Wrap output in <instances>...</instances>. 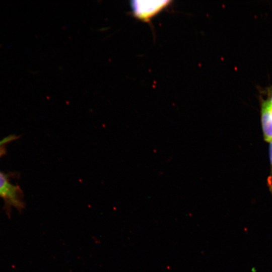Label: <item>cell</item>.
I'll return each mask as SVG.
<instances>
[{
  "instance_id": "277c9868",
  "label": "cell",
  "mask_w": 272,
  "mask_h": 272,
  "mask_svg": "<svg viewBox=\"0 0 272 272\" xmlns=\"http://www.w3.org/2000/svg\"><path fill=\"white\" fill-rule=\"evenodd\" d=\"M269 159H270L271 169L272 171V141L270 142V147H269Z\"/></svg>"
},
{
  "instance_id": "7a4b0ae2",
  "label": "cell",
  "mask_w": 272,
  "mask_h": 272,
  "mask_svg": "<svg viewBox=\"0 0 272 272\" xmlns=\"http://www.w3.org/2000/svg\"><path fill=\"white\" fill-rule=\"evenodd\" d=\"M0 197L7 205L18 209L23 207L22 191L19 186L11 184L7 177L0 172Z\"/></svg>"
},
{
  "instance_id": "5b68a950",
  "label": "cell",
  "mask_w": 272,
  "mask_h": 272,
  "mask_svg": "<svg viewBox=\"0 0 272 272\" xmlns=\"http://www.w3.org/2000/svg\"><path fill=\"white\" fill-rule=\"evenodd\" d=\"M267 100L272 104V90L270 91V94L269 95V97L267 99Z\"/></svg>"
},
{
  "instance_id": "6da1fadb",
  "label": "cell",
  "mask_w": 272,
  "mask_h": 272,
  "mask_svg": "<svg viewBox=\"0 0 272 272\" xmlns=\"http://www.w3.org/2000/svg\"><path fill=\"white\" fill-rule=\"evenodd\" d=\"M170 2L169 1H133L130 6L135 17L148 22L167 7Z\"/></svg>"
},
{
  "instance_id": "3957f363",
  "label": "cell",
  "mask_w": 272,
  "mask_h": 272,
  "mask_svg": "<svg viewBox=\"0 0 272 272\" xmlns=\"http://www.w3.org/2000/svg\"><path fill=\"white\" fill-rule=\"evenodd\" d=\"M261 120L264 140L272 141V104L266 99L263 101L261 107Z\"/></svg>"
}]
</instances>
